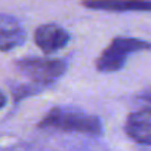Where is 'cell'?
Segmentation results:
<instances>
[{
	"mask_svg": "<svg viewBox=\"0 0 151 151\" xmlns=\"http://www.w3.org/2000/svg\"><path fill=\"white\" fill-rule=\"evenodd\" d=\"M151 42L138 37H114L96 59V68L101 73H114L123 68L129 55L150 50Z\"/></svg>",
	"mask_w": 151,
	"mask_h": 151,
	"instance_id": "7a4b0ae2",
	"label": "cell"
},
{
	"mask_svg": "<svg viewBox=\"0 0 151 151\" xmlns=\"http://www.w3.org/2000/svg\"><path fill=\"white\" fill-rule=\"evenodd\" d=\"M5 104H6V96H5V93L2 91H0V110L5 107Z\"/></svg>",
	"mask_w": 151,
	"mask_h": 151,
	"instance_id": "9c48e42d",
	"label": "cell"
},
{
	"mask_svg": "<svg viewBox=\"0 0 151 151\" xmlns=\"http://www.w3.org/2000/svg\"><path fill=\"white\" fill-rule=\"evenodd\" d=\"M138 98H139L142 102H145V104H148V105L151 107V88L147 89V91H144L142 93H139Z\"/></svg>",
	"mask_w": 151,
	"mask_h": 151,
	"instance_id": "ba28073f",
	"label": "cell"
},
{
	"mask_svg": "<svg viewBox=\"0 0 151 151\" xmlns=\"http://www.w3.org/2000/svg\"><path fill=\"white\" fill-rule=\"evenodd\" d=\"M40 129H52L59 132H74L89 136H98L102 133V123L96 116L85 111L65 107L50 108L37 124Z\"/></svg>",
	"mask_w": 151,
	"mask_h": 151,
	"instance_id": "6da1fadb",
	"label": "cell"
},
{
	"mask_svg": "<svg viewBox=\"0 0 151 151\" xmlns=\"http://www.w3.org/2000/svg\"><path fill=\"white\" fill-rule=\"evenodd\" d=\"M70 39V33L58 24H42L34 31V42L45 53L64 49Z\"/></svg>",
	"mask_w": 151,
	"mask_h": 151,
	"instance_id": "277c9868",
	"label": "cell"
},
{
	"mask_svg": "<svg viewBox=\"0 0 151 151\" xmlns=\"http://www.w3.org/2000/svg\"><path fill=\"white\" fill-rule=\"evenodd\" d=\"M83 6L108 12H151V2H85Z\"/></svg>",
	"mask_w": 151,
	"mask_h": 151,
	"instance_id": "52a82bcc",
	"label": "cell"
},
{
	"mask_svg": "<svg viewBox=\"0 0 151 151\" xmlns=\"http://www.w3.org/2000/svg\"><path fill=\"white\" fill-rule=\"evenodd\" d=\"M124 130L132 141L142 145H151V107L130 113L126 119Z\"/></svg>",
	"mask_w": 151,
	"mask_h": 151,
	"instance_id": "5b68a950",
	"label": "cell"
},
{
	"mask_svg": "<svg viewBox=\"0 0 151 151\" xmlns=\"http://www.w3.org/2000/svg\"><path fill=\"white\" fill-rule=\"evenodd\" d=\"M18 70L34 85L46 86L56 82L67 70V62L56 58H22L17 62Z\"/></svg>",
	"mask_w": 151,
	"mask_h": 151,
	"instance_id": "3957f363",
	"label": "cell"
},
{
	"mask_svg": "<svg viewBox=\"0 0 151 151\" xmlns=\"http://www.w3.org/2000/svg\"><path fill=\"white\" fill-rule=\"evenodd\" d=\"M25 42L22 24L12 15L0 14V50L9 52Z\"/></svg>",
	"mask_w": 151,
	"mask_h": 151,
	"instance_id": "8992f818",
	"label": "cell"
}]
</instances>
